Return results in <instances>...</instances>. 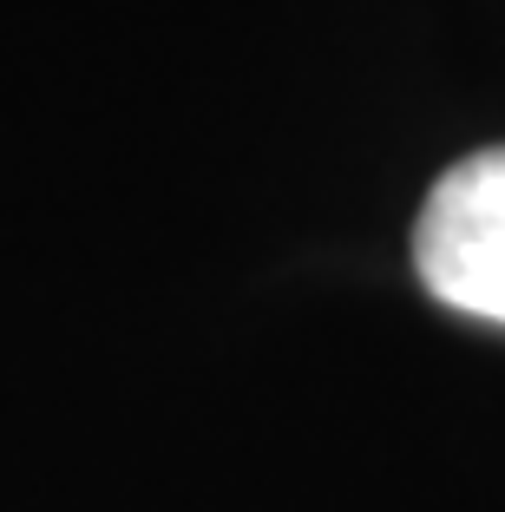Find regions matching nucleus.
<instances>
[{"label": "nucleus", "mask_w": 505, "mask_h": 512, "mask_svg": "<svg viewBox=\"0 0 505 512\" xmlns=\"http://www.w3.org/2000/svg\"><path fill=\"white\" fill-rule=\"evenodd\" d=\"M414 270L446 309L505 329V145L433 184L414 224Z\"/></svg>", "instance_id": "f257e3e1"}]
</instances>
